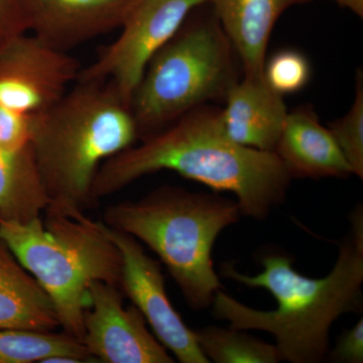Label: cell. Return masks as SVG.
<instances>
[{"mask_svg":"<svg viewBox=\"0 0 363 363\" xmlns=\"http://www.w3.org/2000/svg\"><path fill=\"white\" fill-rule=\"evenodd\" d=\"M218 114L219 109L203 105L107 160L93 181L91 201L143 177L172 171L217 192L233 193L241 214L266 218L284 202L293 178L276 152L243 147L227 138Z\"/></svg>","mask_w":363,"mask_h":363,"instance_id":"1","label":"cell"},{"mask_svg":"<svg viewBox=\"0 0 363 363\" xmlns=\"http://www.w3.org/2000/svg\"><path fill=\"white\" fill-rule=\"evenodd\" d=\"M260 262L264 269L255 276L241 274L231 264H224L221 274L241 285L269 291L278 308L259 311L218 291L211 304L214 316L240 330L269 332L276 338L281 360L321 362L328 353L332 324L342 315L362 309V205L350 213V233L328 276H303L294 269L293 260L281 253L264 255Z\"/></svg>","mask_w":363,"mask_h":363,"instance_id":"2","label":"cell"},{"mask_svg":"<svg viewBox=\"0 0 363 363\" xmlns=\"http://www.w3.org/2000/svg\"><path fill=\"white\" fill-rule=\"evenodd\" d=\"M136 140L130 102L111 83L78 80L35 119L30 147L49 198L45 212L84 213L98 169Z\"/></svg>","mask_w":363,"mask_h":363,"instance_id":"3","label":"cell"},{"mask_svg":"<svg viewBox=\"0 0 363 363\" xmlns=\"http://www.w3.org/2000/svg\"><path fill=\"white\" fill-rule=\"evenodd\" d=\"M241 215L233 200L164 186L138 201L107 207L104 222L157 253L189 306L200 311L222 288L212 260L215 241Z\"/></svg>","mask_w":363,"mask_h":363,"instance_id":"4","label":"cell"},{"mask_svg":"<svg viewBox=\"0 0 363 363\" xmlns=\"http://www.w3.org/2000/svg\"><path fill=\"white\" fill-rule=\"evenodd\" d=\"M45 213L44 220L0 221V240L51 298L60 327L82 341L88 289L93 281L119 286L121 253L101 221Z\"/></svg>","mask_w":363,"mask_h":363,"instance_id":"5","label":"cell"},{"mask_svg":"<svg viewBox=\"0 0 363 363\" xmlns=\"http://www.w3.org/2000/svg\"><path fill=\"white\" fill-rule=\"evenodd\" d=\"M233 47L209 4L196 9L150 60L131 99L138 138L210 101L225 99L240 79Z\"/></svg>","mask_w":363,"mask_h":363,"instance_id":"6","label":"cell"},{"mask_svg":"<svg viewBox=\"0 0 363 363\" xmlns=\"http://www.w3.org/2000/svg\"><path fill=\"white\" fill-rule=\"evenodd\" d=\"M206 4L209 0H135L118 37L81 69L78 80L111 83L131 104L150 60Z\"/></svg>","mask_w":363,"mask_h":363,"instance_id":"7","label":"cell"},{"mask_svg":"<svg viewBox=\"0 0 363 363\" xmlns=\"http://www.w3.org/2000/svg\"><path fill=\"white\" fill-rule=\"evenodd\" d=\"M81 69L69 52L26 33L0 52V104L26 116H42L77 82Z\"/></svg>","mask_w":363,"mask_h":363,"instance_id":"8","label":"cell"},{"mask_svg":"<svg viewBox=\"0 0 363 363\" xmlns=\"http://www.w3.org/2000/svg\"><path fill=\"white\" fill-rule=\"evenodd\" d=\"M101 225L121 253L119 286L142 313L157 340L180 362H210L199 347L195 331L189 328L169 300L159 262L145 252L133 236L104 221Z\"/></svg>","mask_w":363,"mask_h":363,"instance_id":"9","label":"cell"},{"mask_svg":"<svg viewBox=\"0 0 363 363\" xmlns=\"http://www.w3.org/2000/svg\"><path fill=\"white\" fill-rule=\"evenodd\" d=\"M84 316L86 350L97 362L172 363L174 358L147 328L135 306L125 308L118 286L93 281Z\"/></svg>","mask_w":363,"mask_h":363,"instance_id":"10","label":"cell"},{"mask_svg":"<svg viewBox=\"0 0 363 363\" xmlns=\"http://www.w3.org/2000/svg\"><path fill=\"white\" fill-rule=\"evenodd\" d=\"M135 0H23L30 33L60 51L119 30Z\"/></svg>","mask_w":363,"mask_h":363,"instance_id":"11","label":"cell"},{"mask_svg":"<svg viewBox=\"0 0 363 363\" xmlns=\"http://www.w3.org/2000/svg\"><path fill=\"white\" fill-rule=\"evenodd\" d=\"M219 123L227 138L243 147L274 152L288 109L284 96L267 86L264 76H245L227 93Z\"/></svg>","mask_w":363,"mask_h":363,"instance_id":"12","label":"cell"},{"mask_svg":"<svg viewBox=\"0 0 363 363\" xmlns=\"http://www.w3.org/2000/svg\"><path fill=\"white\" fill-rule=\"evenodd\" d=\"M274 152L292 178L352 175L330 130L320 123L311 107H300L288 113Z\"/></svg>","mask_w":363,"mask_h":363,"instance_id":"13","label":"cell"},{"mask_svg":"<svg viewBox=\"0 0 363 363\" xmlns=\"http://www.w3.org/2000/svg\"><path fill=\"white\" fill-rule=\"evenodd\" d=\"M308 1L209 0V4L242 64L245 76L259 77L277 21L290 7Z\"/></svg>","mask_w":363,"mask_h":363,"instance_id":"14","label":"cell"},{"mask_svg":"<svg viewBox=\"0 0 363 363\" xmlns=\"http://www.w3.org/2000/svg\"><path fill=\"white\" fill-rule=\"evenodd\" d=\"M60 327L51 298L0 240V330Z\"/></svg>","mask_w":363,"mask_h":363,"instance_id":"15","label":"cell"},{"mask_svg":"<svg viewBox=\"0 0 363 363\" xmlns=\"http://www.w3.org/2000/svg\"><path fill=\"white\" fill-rule=\"evenodd\" d=\"M49 205L30 145H0V221L26 223L40 217Z\"/></svg>","mask_w":363,"mask_h":363,"instance_id":"16","label":"cell"},{"mask_svg":"<svg viewBox=\"0 0 363 363\" xmlns=\"http://www.w3.org/2000/svg\"><path fill=\"white\" fill-rule=\"evenodd\" d=\"M60 355L77 357L83 362H97L82 341L64 331L0 330V363H44L48 358Z\"/></svg>","mask_w":363,"mask_h":363,"instance_id":"17","label":"cell"},{"mask_svg":"<svg viewBox=\"0 0 363 363\" xmlns=\"http://www.w3.org/2000/svg\"><path fill=\"white\" fill-rule=\"evenodd\" d=\"M197 342L208 359L217 363H277L281 362L276 345L240 329L216 326L195 331Z\"/></svg>","mask_w":363,"mask_h":363,"instance_id":"18","label":"cell"},{"mask_svg":"<svg viewBox=\"0 0 363 363\" xmlns=\"http://www.w3.org/2000/svg\"><path fill=\"white\" fill-rule=\"evenodd\" d=\"M328 130L350 164L352 175L363 178V81L357 75V92L350 111L329 123Z\"/></svg>","mask_w":363,"mask_h":363,"instance_id":"19","label":"cell"},{"mask_svg":"<svg viewBox=\"0 0 363 363\" xmlns=\"http://www.w3.org/2000/svg\"><path fill=\"white\" fill-rule=\"evenodd\" d=\"M264 81L274 92L285 96L305 88L311 78V65L303 52L281 50L264 62Z\"/></svg>","mask_w":363,"mask_h":363,"instance_id":"20","label":"cell"},{"mask_svg":"<svg viewBox=\"0 0 363 363\" xmlns=\"http://www.w3.org/2000/svg\"><path fill=\"white\" fill-rule=\"evenodd\" d=\"M35 119L37 116L18 113L0 104V145L9 149L30 145Z\"/></svg>","mask_w":363,"mask_h":363,"instance_id":"21","label":"cell"},{"mask_svg":"<svg viewBox=\"0 0 363 363\" xmlns=\"http://www.w3.org/2000/svg\"><path fill=\"white\" fill-rule=\"evenodd\" d=\"M26 33L30 21L23 0H0V52Z\"/></svg>","mask_w":363,"mask_h":363,"instance_id":"22","label":"cell"},{"mask_svg":"<svg viewBox=\"0 0 363 363\" xmlns=\"http://www.w3.org/2000/svg\"><path fill=\"white\" fill-rule=\"evenodd\" d=\"M329 359L338 363L363 362V320L339 337L335 348L329 353Z\"/></svg>","mask_w":363,"mask_h":363,"instance_id":"23","label":"cell"},{"mask_svg":"<svg viewBox=\"0 0 363 363\" xmlns=\"http://www.w3.org/2000/svg\"><path fill=\"white\" fill-rule=\"evenodd\" d=\"M312 1V0H309ZM344 9H350L359 18L363 16V0H331Z\"/></svg>","mask_w":363,"mask_h":363,"instance_id":"24","label":"cell"}]
</instances>
